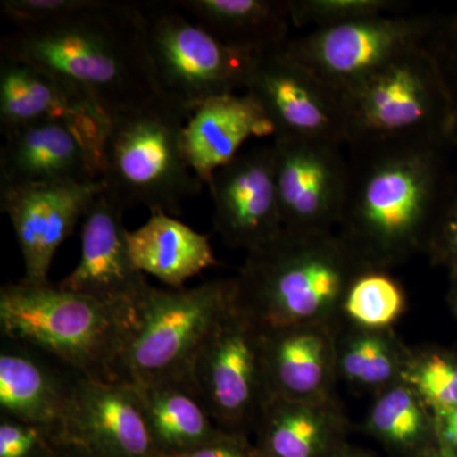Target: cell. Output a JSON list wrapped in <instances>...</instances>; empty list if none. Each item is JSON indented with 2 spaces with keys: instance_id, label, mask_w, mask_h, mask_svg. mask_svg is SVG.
<instances>
[{
  "instance_id": "cell-17",
  "label": "cell",
  "mask_w": 457,
  "mask_h": 457,
  "mask_svg": "<svg viewBox=\"0 0 457 457\" xmlns=\"http://www.w3.org/2000/svg\"><path fill=\"white\" fill-rule=\"evenodd\" d=\"M83 376L37 348L3 337L0 414L65 435Z\"/></svg>"
},
{
  "instance_id": "cell-28",
  "label": "cell",
  "mask_w": 457,
  "mask_h": 457,
  "mask_svg": "<svg viewBox=\"0 0 457 457\" xmlns=\"http://www.w3.org/2000/svg\"><path fill=\"white\" fill-rule=\"evenodd\" d=\"M423 413L413 394L404 387L390 390L371 414L372 428L386 440L411 444L423 429Z\"/></svg>"
},
{
  "instance_id": "cell-5",
  "label": "cell",
  "mask_w": 457,
  "mask_h": 457,
  "mask_svg": "<svg viewBox=\"0 0 457 457\" xmlns=\"http://www.w3.org/2000/svg\"><path fill=\"white\" fill-rule=\"evenodd\" d=\"M326 231L282 230L249 252L236 302L262 327H291L336 302L347 279V258Z\"/></svg>"
},
{
  "instance_id": "cell-1",
  "label": "cell",
  "mask_w": 457,
  "mask_h": 457,
  "mask_svg": "<svg viewBox=\"0 0 457 457\" xmlns=\"http://www.w3.org/2000/svg\"><path fill=\"white\" fill-rule=\"evenodd\" d=\"M2 59L73 84L108 121L168 102L153 71L140 3L93 0L59 20L14 26L3 37Z\"/></svg>"
},
{
  "instance_id": "cell-26",
  "label": "cell",
  "mask_w": 457,
  "mask_h": 457,
  "mask_svg": "<svg viewBox=\"0 0 457 457\" xmlns=\"http://www.w3.org/2000/svg\"><path fill=\"white\" fill-rule=\"evenodd\" d=\"M404 299L399 286L384 273H363L354 279L345 311L362 326L381 328L393 323L403 311Z\"/></svg>"
},
{
  "instance_id": "cell-31",
  "label": "cell",
  "mask_w": 457,
  "mask_h": 457,
  "mask_svg": "<svg viewBox=\"0 0 457 457\" xmlns=\"http://www.w3.org/2000/svg\"><path fill=\"white\" fill-rule=\"evenodd\" d=\"M0 416V457H37L57 438L40 426Z\"/></svg>"
},
{
  "instance_id": "cell-14",
  "label": "cell",
  "mask_w": 457,
  "mask_h": 457,
  "mask_svg": "<svg viewBox=\"0 0 457 457\" xmlns=\"http://www.w3.org/2000/svg\"><path fill=\"white\" fill-rule=\"evenodd\" d=\"M207 185L213 224L228 245L252 252L284 230L270 144L240 152L219 168Z\"/></svg>"
},
{
  "instance_id": "cell-7",
  "label": "cell",
  "mask_w": 457,
  "mask_h": 457,
  "mask_svg": "<svg viewBox=\"0 0 457 457\" xmlns=\"http://www.w3.org/2000/svg\"><path fill=\"white\" fill-rule=\"evenodd\" d=\"M234 297L236 281L189 288L150 285L137 303V328L122 356V383L189 381L198 350Z\"/></svg>"
},
{
  "instance_id": "cell-3",
  "label": "cell",
  "mask_w": 457,
  "mask_h": 457,
  "mask_svg": "<svg viewBox=\"0 0 457 457\" xmlns=\"http://www.w3.org/2000/svg\"><path fill=\"white\" fill-rule=\"evenodd\" d=\"M441 143L350 147L341 219L370 252L390 255L411 245L442 198Z\"/></svg>"
},
{
  "instance_id": "cell-19",
  "label": "cell",
  "mask_w": 457,
  "mask_h": 457,
  "mask_svg": "<svg viewBox=\"0 0 457 457\" xmlns=\"http://www.w3.org/2000/svg\"><path fill=\"white\" fill-rule=\"evenodd\" d=\"M65 435L102 457H154L156 453L139 394L128 383L80 378Z\"/></svg>"
},
{
  "instance_id": "cell-30",
  "label": "cell",
  "mask_w": 457,
  "mask_h": 457,
  "mask_svg": "<svg viewBox=\"0 0 457 457\" xmlns=\"http://www.w3.org/2000/svg\"><path fill=\"white\" fill-rule=\"evenodd\" d=\"M418 390L438 411L457 408V365L440 356L427 360L414 376Z\"/></svg>"
},
{
  "instance_id": "cell-15",
  "label": "cell",
  "mask_w": 457,
  "mask_h": 457,
  "mask_svg": "<svg viewBox=\"0 0 457 457\" xmlns=\"http://www.w3.org/2000/svg\"><path fill=\"white\" fill-rule=\"evenodd\" d=\"M40 121L73 129L101 163L108 119L82 90L62 78L26 62L2 59L0 126L2 132Z\"/></svg>"
},
{
  "instance_id": "cell-21",
  "label": "cell",
  "mask_w": 457,
  "mask_h": 457,
  "mask_svg": "<svg viewBox=\"0 0 457 457\" xmlns=\"http://www.w3.org/2000/svg\"><path fill=\"white\" fill-rule=\"evenodd\" d=\"M128 245L135 269L161 279L171 288L218 266L209 237L168 213L153 212L149 220L128 230Z\"/></svg>"
},
{
  "instance_id": "cell-27",
  "label": "cell",
  "mask_w": 457,
  "mask_h": 457,
  "mask_svg": "<svg viewBox=\"0 0 457 457\" xmlns=\"http://www.w3.org/2000/svg\"><path fill=\"white\" fill-rule=\"evenodd\" d=\"M294 27L328 29L363 20V18L393 14L402 8L390 0H287Z\"/></svg>"
},
{
  "instance_id": "cell-22",
  "label": "cell",
  "mask_w": 457,
  "mask_h": 457,
  "mask_svg": "<svg viewBox=\"0 0 457 457\" xmlns=\"http://www.w3.org/2000/svg\"><path fill=\"white\" fill-rule=\"evenodd\" d=\"M173 4L218 40L246 53L278 49L291 40L288 2L182 0Z\"/></svg>"
},
{
  "instance_id": "cell-9",
  "label": "cell",
  "mask_w": 457,
  "mask_h": 457,
  "mask_svg": "<svg viewBox=\"0 0 457 457\" xmlns=\"http://www.w3.org/2000/svg\"><path fill=\"white\" fill-rule=\"evenodd\" d=\"M189 383L215 422L240 425L266 404L263 328L236 302L198 350Z\"/></svg>"
},
{
  "instance_id": "cell-6",
  "label": "cell",
  "mask_w": 457,
  "mask_h": 457,
  "mask_svg": "<svg viewBox=\"0 0 457 457\" xmlns=\"http://www.w3.org/2000/svg\"><path fill=\"white\" fill-rule=\"evenodd\" d=\"M348 146L441 143L453 130L449 96L425 44L343 93Z\"/></svg>"
},
{
  "instance_id": "cell-24",
  "label": "cell",
  "mask_w": 457,
  "mask_h": 457,
  "mask_svg": "<svg viewBox=\"0 0 457 457\" xmlns=\"http://www.w3.org/2000/svg\"><path fill=\"white\" fill-rule=\"evenodd\" d=\"M263 328V365L270 398L308 395L320 386L326 350L320 337L291 327Z\"/></svg>"
},
{
  "instance_id": "cell-8",
  "label": "cell",
  "mask_w": 457,
  "mask_h": 457,
  "mask_svg": "<svg viewBox=\"0 0 457 457\" xmlns=\"http://www.w3.org/2000/svg\"><path fill=\"white\" fill-rule=\"evenodd\" d=\"M144 27L159 88L186 116L210 99L245 89L254 54L228 46L168 5H144Z\"/></svg>"
},
{
  "instance_id": "cell-4",
  "label": "cell",
  "mask_w": 457,
  "mask_h": 457,
  "mask_svg": "<svg viewBox=\"0 0 457 457\" xmlns=\"http://www.w3.org/2000/svg\"><path fill=\"white\" fill-rule=\"evenodd\" d=\"M186 114L173 104L132 111L111 120L101 147L104 191L123 210L145 206L180 215L204 183L183 145Z\"/></svg>"
},
{
  "instance_id": "cell-20",
  "label": "cell",
  "mask_w": 457,
  "mask_h": 457,
  "mask_svg": "<svg viewBox=\"0 0 457 457\" xmlns=\"http://www.w3.org/2000/svg\"><path fill=\"white\" fill-rule=\"evenodd\" d=\"M275 128L251 96L227 95L210 99L188 117L183 145L192 170L209 183L219 168L240 153L251 137H275Z\"/></svg>"
},
{
  "instance_id": "cell-35",
  "label": "cell",
  "mask_w": 457,
  "mask_h": 457,
  "mask_svg": "<svg viewBox=\"0 0 457 457\" xmlns=\"http://www.w3.org/2000/svg\"><path fill=\"white\" fill-rule=\"evenodd\" d=\"M60 440L64 447V453H62L64 455L62 457H102L95 450L90 449L88 445L73 436L64 435L60 437Z\"/></svg>"
},
{
  "instance_id": "cell-29",
  "label": "cell",
  "mask_w": 457,
  "mask_h": 457,
  "mask_svg": "<svg viewBox=\"0 0 457 457\" xmlns=\"http://www.w3.org/2000/svg\"><path fill=\"white\" fill-rule=\"evenodd\" d=\"M394 363L386 345L375 337L354 342L343 357L345 374L353 381L380 384L393 374Z\"/></svg>"
},
{
  "instance_id": "cell-34",
  "label": "cell",
  "mask_w": 457,
  "mask_h": 457,
  "mask_svg": "<svg viewBox=\"0 0 457 457\" xmlns=\"http://www.w3.org/2000/svg\"><path fill=\"white\" fill-rule=\"evenodd\" d=\"M446 200H449V204L442 221V237L451 253L457 257V186Z\"/></svg>"
},
{
  "instance_id": "cell-25",
  "label": "cell",
  "mask_w": 457,
  "mask_h": 457,
  "mask_svg": "<svg viewBox=\"0 0 457 457\" xmlns=\"http://www.w3.org/2000/svg\"><path fill=\"white\" fill-rule=\"evenodd\" d=\"M261 413L266 423V447L273 457H312L320 444L323 423L311 409L272 396Z\"/></svg>"
},
{
  "instance_id": "cell-10",
  "label": "cell",
  "mask_w": 457,
  "mask_h": 457,
  "mask_svg": "<svg viewBox=\"0 0 457 457\" xmlns=\"http://www.w3.org/2000/svg\"><path fill=\"white\" fill-rule=\"evenodd\" d=\"M436 22L383 14L291 38L286 49L337 92H347L400 54L425 44Z\"/></svg>"
},
{
  "instance_id": "cell-13",
  "label": "cell",
  "mask_w": 457,
  "mask_h": 457,
  "mask_svg": "<svg viewBox=\"0 0 457 457\" xmlns=\"http://www.w3.org/2000/svg\"><path fill=\"white\" fill-rule=\"evenodd\" d=\"M104 189L101 180L59 185H0V207L13 225L25 263L23 281L49 284L51 263Z\"/></svg>"
},
{
  "instance_id": "cell-32",
  "label": "cell",
  "mask_w": 457,
  "mask_h": 457,
  "mask_svg": "<svg viewBox=\"0 0 457 457\" xmlns=\"http://www.w3.org/2000/svg\"><path fill=\"white\" fill-rule=\"evenodd\" d=\"M93 0H3V14L14 26L50 22L89 7Z\"/></svg>"
},
{
  "instance_id": "cell-11",
  "label": "cell",
  "mask_w": 457,
  "mask_h": 457,
  "mask_svg": "<svg viewBox=\"0 0 457 457\" xmlns=\"http://www.w3.org/2000/svg\"><path fill=\"white\" fill-rule=\"evenodd\" d=\"M245 90L275 128V137L348 145L341 93L312 73L286 45L254 54Z\"/></svg>"
},
{
  "instance_id": "cell-12",
  "label": "cell",
  "mask_w": 457,
  "mask_h": 457,
  "mask_svg": "<svg viewBox=\"0 0 457 457\" xmlns=\"http://www.w3.org/2000/svg\"><path fill=\"white\" fill-rule=\"evenodd\" d=\"M273 170L285 230L323 233L341 219L350 162L341 145L273 137Z\"/></svg>"
},
{
  "instance_id": "cell-33",
  "label": "cell",
  "mask_w": 457,
  "mask_h": 457,
  "mask_svg": "<svg viewBox=\"0 0 457 457\" xmlns=\"http://www.w3.org/2000/svg\"><path fill=\"white\" fill-rule=\"evenodd\" d=\"M170 457H246L243 450L234 442L227 441L222 438L210 442L204 446L198 447L194 451H189L183 455Z\"/></svg>"
},
{
  "instance_id": "cell-18",
  "label": "cell",
  "mask_w": 457,
  "mask_h": 457,
  "mask_svg": "<svg viewBox=\"0 0 457 457\" xmlns=\"http://www.w3.org/2000/svg\"><path fill=\"white\" fill-rule=\"evenodd\" d=\"M3 135L0 185L93 183L101 179L97 156L65 123H29Z\"/></svg>"
},
{
  "instance_id": "cell-36",
  "label": "cell",
  "mask_w": 457,
  "mask_h": 457,
  "mask_svg": "<svg viewBox=\"0 0 457 457\" xmlns=\"http://www.w3.org/2000/svg\"><path fill=\"white\" fill-rule=\"evenodd\" d=\"M442 435L457 451V408L440 411Z\"/></svg>"
},
{
  "instance_id": "cell-2",
  "label": "cell",
  "mask_w": 457,
  "mask_h": 457,
  "mask_svg": "<svg viewBox=\"0 0 457 457\" xmlns=\"http://www.w3.org/2000/svg\"><path fill=\"white\" fill-rule=\"evenodd\" d=\"M137 306L21 281L0 290L2 336L49 354L89 380L122 383Z\"/></svg>"
},
{
  "instance_id": "cell-37",
  "label": "cell",
  "mask_w": 457,
  "mask_h": 457,
  "mask_svg": "<svg viewBox=\"0 0 457 457\" xmlns=\"http://www.w3.org/2000/svg\"><path fill=\"white\" fill-rule=\"evenodd\" d=\"M441 457H457V453H444Z\"/></svg>"
},
{
  "instance_id": "cell-16",
  "label": "cell",
  "mask_w": 457,
  "mask_h": 457,
  "mask_svg": "<svg viewBox=\"0 0 457 457\" xmlns=\"http://www.w3.org/2000/svg\"><path fill=\"white\" fill-rule=\"evenodd\" d=\"M123 213L102 189L83 219L79 263L57 285L60 288L101 302L137 306L150 284L132 263Z\"/></svg>"
},
{
  "instance_id": "cell-23",
  "label": "cell",
  "mask_w": 457,
  "mask_h": 457,
  "mask_svg": "<svg viewBox=\"0 0 457 457\" xmlns=\"http://www.w3.org/2000/svg\"><path fill=\"white\" fill-rule=\"evenodd\" d=\"M134 386L156 451H176V456L183 455L221 437L189 381Z\"/></svg>"
}]
</instances>
